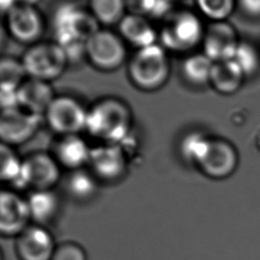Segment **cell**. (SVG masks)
Wrapping results in <instances>:
<instances>
[{"label": "cell", "instance_id": "obj_1", "mask_svg": "<svg viewBox=\"0 0 260 260\" xmlns=\"http://www.w3.org/2000/svg\"><path fill=\"white\" fill-rule=\"evenodd\" d=\"M85 130L105 143L122 145L132 130L131 111L118 99H103L87 110Z\"/></svg>", "mask_w": 260, "mask_h": 260}, {"label": "cell", "instance_id": "obj_2", "mask_svg": "<svg viewBox=\"0 0 260 260\" xmlns=\"http://www.w3.org/2000/svg\"><path fill=\"white\" fill-rule=\"evenodd\" d=\"M98 23L90 12L72 4H66L56 11V43L64 50L69 60L84 55L85 43L99 29Z\"/></svg>", "mask_w": 260, "mask_h": 260}, {"label": "cell", "instance_id": "obj_3", "mask_svg": "<svg viewBox=\"0 0 260 260\" xmlns=\"http://www.w3.org/2000/svg\"><path fill=\"white\" fill-rule=\"evenodd\" d=\"M171 72L167 50L159 44L137 49L128 65V75L134 85L143 90H155L168 80Z\"/></svg>", "mask_w": 260, "mask_h": 260}, {"label": "cell", "instance_id": "obj_4", "mask_svg": "<svg viewBox=\"0 0 260 260\" xmlns=\"http://www.w3.org/2000/svg\"><path fill=\"white\" fill-rule=\"evenodd\" d=\"M205 26L199 13L188 9L174 11L159 32L161 46L177 53L190 52L202 44Z\"/></svg>", "mask_w": 260, "mask_h": 260}, {"label": "cell", "instance_id": "obj_5", "mask_svg": "<svg viewBox=\"0 0 260 260\" xmlns=\"http://www.w3.org/2000/svg\"><path fill=\"white\" fill-rule=\"evenodd\" d=\"M61 179V167L54 155L35 152L22 159L20 174L11 189L51 190L55 189Z\"/></svg>", "mask_w": 260, "mask_h": 260}, {"label": "cell", "instance_id": "obj_6", "mask_svg": "<svg viewBox=\"0 0 260 260\" xmlns=\"http://www.w3.org/2000/svg\"><path fill=\"white\" fill-rule=\"evenodd\" d=\"M26 76L50 81L59 77L69 61L64 50L56 43H36L20 59Z\"/></svg>", "mask_w": 260, "mask_h": 260}, {"label": "cell", "instance_id": "obj_7", "mask_svg": "<svg viewBox=\"0 0 260 260\" xmlns=\"http://www.w3.org/2000/svg\"><path fill=\"white\" fill-rule=\"evenodd\" d=\"M84 55L101 70L118 68L126 58L124 40L108 29H98L85 43Z\"/></svg>", "mask_w": 260, "mask_h": 260}, {"label": "cell", "instance_id": "obj_8", "mask_svg": "<svg viewBox=\"0 0 260 260\" xmlns=\"http://www.w3.org/2000/svg\"><path fill=\"white\" fill-rule=\"evenodd\" d=\"M49 127L62 136L85 130L87 110L74 98L55 96L44 114Z\"/></svg>", "mask_w": 260, "mask_h": 260}, {"label": "cell", "instance_id": "obj_9", "mask_svg": "<svg viewBox=\"0 0 260 260\" xmlns=\"http://www.w3.org/2000/svg\"><path fill=\"white\" fill-rule=\"evenodd\" d=\"M127 155L120 144L104 143L91 147L88 167L99 182L115 183L127 172Z\"/></svg>", "mask_w": 260, "mask_h": 260}, {"label": "cell", "instance_id": "obj_10", "mask_svg": "<svg viewBox=\"0 0 260 260\" xmlns=\"http://www.w3.org/2000/svg\"><path fill=\"white\" fill-rule=\"evenodd\" d=\"M30 223L25 196L9 187L0 188V236L16 238Z\"/></svg>", "mask_w": 260, "mask_h": 260}, {"label": "cell", "instance_id": "obj_11", "mask_svg": "<svg viewBox=\"0 0 260 260\" xmlns=\"http://www.w3.org/2000/svg\"><path fill=\"white\" fill-rule=\"evenodd\" d=\"M238 162L236 147L224 138L211 136L205 154L197 167L209 178L223 179L236 171Z\"/></svg>", "mask_w": 260, "mask_h": 260}, {"label": "cell", "instance_id": "obj_12", "mask_svg": "<svg viewBox=\"0 0 260 260\" xmlns=\"http://www.w3.org/2000/svg\"><path fill=\"white\" fill-rule=\"evenodd\" d=\"M41 116L20 107L5 109L0 112V141L10 145L26 142L37 132Z\"/></svg>", "mask_w": 260, "mask_h": 260}, {"label": "cell", "instance_id": "obj_13", "mask_svg": "<svg viewBox=\"0 0 260 260\" xmlns=\"http://www.w3.org/2000/svg\"><path fill=\"white\" fill-rule=\"evenodd\" d=\"M56 243L47 226L30 223L15 238V253L19 260H52Z\"/></svg>", "mask_w": 260, "mask_h": 260}, {"label": "cell", "instance_id": "obj_14", "mask_svg": "<svg viewBox=\"0 0 260 260\" xmlns=\"http://www.w3.org/2000/svg\"><path fill=\"white\" fill-rule=\"evenodd\" d=\"M241 40L228 20L210 21L205 26L202 40L203 53L213 62L233 59Z\"/></svg>", "mask_w": 260, "mask_h": 260}, {"label": "cell", "instance_id": "obj_15", "mask_svg": "<svg viewBox=\"0 0 260 260\" xmlns=\"http://www.w3.org/2000/svg\"><path fill=\"white\" fill-rule=\"evenodd\" d=\"M7 30L18 42L35 43L43 32L44 22L35 6L17 4L7 14Z\"/></svg>", "mask_w": 260, "mask_h": 260}, {"label": "cell", "instance_id": "obj_16", "mask_svg": "<svg viewBox=\"0 0 260 260\" xmlns=\"http://www.w3.org/2000/svg\"><path fill=\"white\" fill-rule=\"evenodd\" d=\"M25 198L31 223L47 226L57 219L61 198L55 189L29 191Z\"/></svg>", "mask_w": 260, "mask_h": 260}, {"label": "cell", "instance_id": "obj_17", "mask_svg": "<svg viewBox=\"0 0 260 260\" xmlns=\"http://www.w3.org/2000/svg\"><path fill=\"white\" fill-rule=\"evenodd\" d=\"M91 147L78 134L65 135L57 142L55 146L54 157L60 167L69 172L83 169L88 165Z\"/></svg>", "mask_w": 260, "mask_h": 260}, {"label": "cell", "instance_id": "obj_18", "mask_svg": "<svg viewBox=\"0 0 260 260\" xmlns=\"http://www.w3.org/2000/svg\"><path fill=\"white\" fill-rule=\"evenodd\" d=\"M55 99L48 81L26 78L18 87L19 107L32 114L42 116Z\"/></svg>", "mask_w": 260, "mask_h": 260}, {"label": "cell", "instance_id": "obj_19", "mask_svg": "<svg viewBox=\"0 0 260 260\" xmlns=\"http://www.w3.org/2000/svg\"><path fill=\"white\" fill-rule=\"evenodd\" d=\"M119 30L121 38L137 49L156 44V31L142 14L134 12L124 15L119 22Z\"/></svg>", "mask_w": 260, "mask_h": 260}, {"label": "cell", "instance_id": "obj_20", "mask_svg": "<svg viewBox=\"0 0 260 260\" xmlns=\"http://www.w3.org/2000/svg\"><path fill=\"white\" fill-rule=\"evenodd\" d=\"M245 79V75L234 60L213 62L209 84L218 93L233 94L237 92Z\"/></svg>", "mask_w": 260, "mask_h": 260}, {"label": "cell", "instance_id": "obj_21", "mask_svg": "<svg viewBox=\"0 0 260 260\" xmlns=\"http://www.w3.org/2000/svg\"><path fill=\"white\" fill-rule=\"evenodd\" d=\"M67 196L79 203L91 200L99 188V181L89 170L78 169L70 171L64 182Z\"/></svg>", "mask_w": 260, "mask_h": 260}, {"label": "cell", "instance_id": "obj_22", "mask_svg": "<svg viewBox=\"0 0 260 260\" xmlns=\"http://www.w3.org/2000/svg\"><path fill=\"white\" fill-rule=\"evenodd\" d=\"M213 61L203 52L193 53L182 64V75L185 80L194 86L209 84Z\"/></svg>", "mask_w": 260, "mask_h": 260}, {"label": "cell", "instance_id": "obj_23", "mask_svg": "<svg viewBox=\"0 0 260 260\" xmlns=\"http://www.w3.org/2000/svg\"><path fill=\"white\" fill-rule=\"evenodd\" d=\"M210 137L201 131H190L186 133L182 137L179 145L181 156L186 161L198 166L205 154Z\"/></svg>", "mask_w": 260, "mask_h": 260}, {"label": "cell", "instance_id": "obj_24", "mask_svg": "<svg viewBox=\"0 0 260 260\" xmlns=\"http://www.w3.org/2000/svg\"><path fill=\"white\" fill-rule=\"evenodd\" d=\"M125 0H89V12L98 22L112 24L123 18Z\"/></svg>", "mask_w": 260, "mask_h": 260}, {"label": "cell", "instance_id": "obj_25", "mask_svg": "<svg viewBox=\"0 0 260 260\" xmlns=\"http://www.w3.org/2000/svg\"><path fill=\"white\" fill-rule=\"evenodd\" d=\"M232 60L246 78L252 77L260 70V49L248 41H241Z\"/></svg>", "mask_w": 260, "mask_h": 260}, {"label": "cell", "instance_id": "obj_26", "mask_svg": "<svg viewBox=\"0 0 260 260\" xmlns=\"http://www.w3.org/2000/svg\"><path fill=\"white\" fill-rule=\"evenodd\" d=\"M22 166L12 146L0 141V183L11 188L16 182Z\"/></svg>", "mask_w": 260, "mask_h": 260}, {"label": "cell", "instance_id": "obj_27", "mask_svg": "<svg viewBox=\"0 0 260 260\" xmlns=\"http://www.w3.org/2000/svg\"><path fill=\"white\" fill-rule=\"evenodd\" d=\"M198 13L210 21H222L237 9V0H195Z\"/></svg>", "mask_w": 260, "mask_h": 260}, {"label": "cell", "instance_id": "obj_28", "mask_svg": "<svg viewBox=\"0 0 260 260\" xmlns=\"http://www.w3.org/2000/svg\"><path fill=\"white\" fill-rule=\"evenodd\" d=\"M25 70L21 60L0 57V86L19 87L25 80Z\"/></svg>", "mask_w": 260, "mask_h": 260}, {"label": "cell", "instance_id": "obj_29", "mask_svg": "<svg viewBox=\"0 0 260 260\" xmlns=\"http://www.w3.org/2000/svg\"><path fill=\"white\" fill-rule=\"evenodd\" d=\"M139 14L147 18H164L172 13L173 2L170 0H136Z\"/></svg>", "mask_w": 260, "mask_h": 260}, {"label": "cell", "instance_id": "obj_30", "mask_svg": "<svg viewBox=\"0 0 260 260\" xmlns=\"http://www.w3.org/2000/svg\"><path fill=\"white\" fill-rule=\"evenodd\" d=\"M52 260H87L84 248L73 241L58 243Z\"/></svg>", "mask_w": 260, "mask_h": 260}, {"label": "cell", "instance_id": "obj_31", "mask_svg": "<svg viewBox=\"0 0 260 260\" xmlns=\"http://www.w3.org/2000/svg\"><path fill=\"white\" fill-rule=\"evenodd\" d=\"M237 8L248 18L260 19V0H237Z\"/></svg>", "mask_w": 260, "mask_h": 260}, {"label": "cell", "instance_id": "obj_32", "mask_svg": "<svg viewBox=\"0 0 260 260\" xmlns=\"http://www.w3.org/2000/svg\"><path fill=\"white\" fill-rule=\"evenodd\" d=\"M17 4V0H0V12L7 14Z\"/></svg>", "mask_w": 260, "mask_h": 260}, {"label": "cell", "instance_id": "obj_33", "mask_svg": "<svg viewBox=\"0 0 260 260\" xmlns=\"http://www.w3.org/2000/svg\"><path fill=\"white\" fill-rule=\"evenodd\" d=\"M40 0H17L18 4L22 5H28V6H35Z\"/></svg>", "mask_w": 260, "mask_h": 260}, {"label": "cell", "instance_id": "obj_34", "mask_svg": "<svg viewBox=\"0 0 260 260\" xmlns=\"http://www.w3.org/2000/svg\"><path fill=\"white\" fill-rule=\"evenodd\" d=\"M4 41H5V30H4V27L0 23V50L3 47Z\"/></svg>", "mask_w": 260, "mask_h": 260}, {"label": "cell", "instance_id": "obj_35", "mask_svg": "<svg viewBox=\"0 0 260 260\" xmlns=\"http://www.w3.org/2000/svg\"><path fill=\"white\" fill-rule=\"evenodd\" d=\"M0 260H4V258H3V253H2V251H1V249H0Z\"/></svg>", "mask_w": 260, "mask_h": 260}, {"label": "cell", "instance_id": "obj_36", "mask_svg": "<svg viewBox=\"0 0 260 260\" xmlns=\"http://www.w3.org/2000/svg\"><path fill=\"white\" fill-rule=\"evenodd\" d=\"M170 1H172V2L174 3V2H177V1H182V0H170Z\"/></svg>", "mask_w": 260, "mask_h": 260}, {"label": "cell", "instance_id": "obj_37", "mask_svg": "<svg viewBox=\"0 0 260 260\" xmlns=\"http://www.w3.org/2000/svg\"><path fill=\"white\" fill-rule=\"evenodd\" d=\"M1 111H2V109H1V107H0V112H1Z\"/></svg>", "mask_w": 260, "mask_h": 260}]
</instances>
